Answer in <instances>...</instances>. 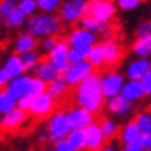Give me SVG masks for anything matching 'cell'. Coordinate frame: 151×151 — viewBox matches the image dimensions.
<instances>
[{
	"instance_id": "obj_1",
	"label": "cell",
	"mask_w": 151,
	"mask_h": 151,
	"mask_svg": "<svg viewBox=\"0 0 151 151\" xmlns=\"http://www.w3.org/2000/svg\"><path fill=\"white\" fill-rule=\"evenodd\" d=\"M76 102L80 105V108H85L86 111H90L93 114L100 113V109L104 108L105 97L102 94L99 73H90L83 80L77 83Z\"/></svg>"
},
{
	"instance_id": "obj_2",
	"label": "cell",
	"mask_w": 151,
	"mask_h": 151,
	"mask_svg": "<svg viewBox=\"0 0 151 151\" xmlns=\"http://www.w3.org/2000/svg\"><path fill=\"white\" fill-rule=\"evenodd\" d=\"M26 32L34 37H52L62 31V22L57 16L42 12L37 16H31L26 22Z\"/></svg>"
},
{
	"instance_id": "obj_3",
	"label": "cell",
	"mask_w": 151,
	"mask_h": 151,
	"mask_svg": "<svg viewBox=\"0 0 151 151\" xmlns=\"http://www.w3.org/2000/svg\"><path fill=\"white\" fill-rule=\"evenodd\" d=\"M68 51H70V45H68L66 40L63 39H57L56 43H54L52 50L46 54V60L50 66L54 70L59 77L66 71V68L70 66L68 63Z\"/></svg>"
},
{
	"instance_id": "obj_4",
	"label": "cell",
	"mask_w": 151,
	"mask_h": 151,
	"mask_svg": "<svg viewBox=\"0 0 151 151\" xmlns=\"http://www.w3.org/2000/svg\"><path fill=\"white\" fill-rule=\"evenodd\" d=\"M90 0H66L59 8V20L68 25H74L86 14Z\"/></svg>"
},
{
	"instance_id": "obj_5",
	"label": "cell",
	"mask_w": 151,
	"mask_h": 151,
	"mask_svg": "<svg viewBox=\"0 0 151 151\" xmlns=\"http://www.w3.org/2000/svg\"><path fill=\"white\" fill-rule=\"evenodd\" d=\"M86 14L99 23H108L116 16V5L113 0H93L88 2Z\"/></svg>"
},
{
	"instance_id": "obj_6",
	"label": "cell",
	"mask_w": 151,
	"mask_h": 151,
	"mask_svg": "<svg viewBox=\"0 0 151 151\" xmlns=\"http://www.w3.org/2000/svg\"><path fill=\"white\" fill-rule=\"evenodd\" d=\"M48 134L52 142H59L65 139L66 134L71 129V123L68 119V114L65 111H54L50 122H48Z\"/></svg>"
},
{
	"instance_id": "obj_7",
	"label": "cell",
	"mask_w": 151,
	"mask_h": 151,
	"mask_svg": "<svg viewBox=\"0 0 151 151\" xmlns=\"http://www.w3.org/2000/svg\"><path fill=\"white\" fill-rule=\"evenodd\" d=\"M54 111H56V100H54L51 96H48L46 93L36 96L29 109H28L31 117L37 119V120L50 117V114H52Z\"/></svg>"
},
{
	"instance_id": "obj_8",
	"label": "cell",
	"mask_w": 151,
	"mask_h": 151,
	"mask_svg": "<svg viewBox=\"0 0 151 151\" xmlns=\"http://www.w3.org/2000/svg\"><path fill=\"white\" fill-rule=\"evenodd\" d=\"M90 73H93V66L88 60H83V62H77V63H71L60 77L63 79V82L68 86H74L83 80Z\"/></svg>"
},
{
	"instance_id": "obj_9",
	"label": "cell",
	"mask_w": 151,
	"mask_h": 151,
	"mask_svg": "<svg viewBox=\"0 0 151 151\" xmlns=\"http://www.w3.org/2000/svg\"><path fill=\"white\" fill-rule=\"evenodd\" d=\"M123 85V77L117 73H106L104 77H100V88L105 99H111L114 96L120 94Z\"/></svg>"
},
{
	"instance_id": "obj_10",
	"label": "cell",
	"mask_w": 151,
	"mask_h": 151,
	"mask_svg": "<svg viewBox=\"0 0 151 151\" xmlns=\"http://www.w3.org/2000/svg\"><path fill=\"white\" fill-rule=\"evenodd\" d=\"M26 120H28L26 111H23L20 108H14L12 111L3 114V117L0 119V129H3V131H16Z\"/></svg>"
},
{
	"instance_id": "obj_11",
	"label": "cell",
	"mask_w": 151,
	"mask_h": 151,
	"mask_svg": "<svg viewBox=\"0 0 151 151\" xmlns=\"http://www.w3.org/2000/svg\"><path fill=\"white\" fill-rule=\"evenodd\" d=\"M96 36L93 31H88L85 28H76L68 36V45L71 48H82V46H93L96 43Z\"/></svg>"
},
{
	"instance_id": "obj_12",
	"label": "cell",
	"mask_w": 151,
	"mask_h": 151,
	"mask_svg": "<svg viewBox=\"0 0 151 151\" xmlns=\"http://www.w3.org/2000/svg\"><path fill=\"white\" fill-rule=\"evenodd\" d=\"M85 131V139H86V150L88 151H99L102 147L105 145V137L100 131V127L99 123H90L88 127L83 128Z\"/></svg>"
},
{
	"instance_id": "obj_13",
	"label": "cell",
	"mask_w": 151,
	"mask_h": 151,
	"mask_svg": "<svg viewBox=\"0 0 151 151\" xmlns=\"http://www.w3.org/2000/svg\"><path fill=\"white\" fill-rule=\"evenodd\" d=\"M29 82H31V77L29 76H19V77H14V79H9L8 85L5 86V90L8 91L12 97L16 100H19L20 97L28 94L29 91Z\"/></svg>"
},
{
	"instance_id": "obj_14",
	"label": "cell",
	"mask_w": 151,
	"mask_h": 151,
	"mask_svg": "<svg viewBox=\"0 0 151 151\" xmlns=\"http://www.w3.org/2000/svg\"><path fill=\"white\" fill-rule=\"evenodd\" d=\"M102 51H104V63L109 68L117 66V63L122 60L120 48L113 39H106L102 43Z\"/></svg>"
},
{
	"instance_id": "obj_15",
	"label": "cell",
	"mask_w": 151,
	"mask_h": 151,
	"mask_svg": "<svg viewBox=\"0 0 151 151\" xmlns=\"http://www.w3.org/2000/svg\"><path fill=\"white\" fill-rule=\"evenodd\" d=\"M66 114L68 119H70L71 128H85L94 122V114L86 111L85 108H73Z\"/></svg>"
},
{
	"instance_id": "obj_16",
	"label": "cell",
	"mask_w": 151,
	"mask_h": 151,
	"mask_svg": "<svg viewBox=\"0 0 151 151\" xmlns=\"http://www.w3.org/2000/svg\"><path fill=\"white\" fill-rule=\"evenodd\" d=\"M131 108H133V102H129L128 99H125L120 94L111 97V99H109V102H108V109L111 113L117 114V116L128 114L129 111H131Z\"/></svg>"
},
{
	"instance_id": "obj_17",
	"label": "cell",
	"mask_w": 151,
	"mask_h": 151,
	"mask_svg": "<svg viewBox=\"0 0 151 151\" xmlns=\"http://www.w3.org/2000/svg\"><path fill=\"white\" fill-rule=\"evenodd\" d=\"M120 96H123L125 99H128L129 102H136L140 100L143 97V90L139 80H129L127 83L122 85L120 90Z\"/></svg>"
},
{
	"instance_id": "obj_18",
	"label": "cell",
	"mask_w": 151,
	"mask_h": 151,
	"mask_svg": "<svg viewBox=\"0 0 151 151\" xmlns=\"http://www.w3.org/2000/svg\"><path fill=\"white\" fill-rule=\"evenodd\" d=\"M45 93L48 96H51L54 100H59V99H62V97H65V96H66L68 85L63 82L62 77H56L54 80H51V82H48V83H46Z\"/></svg>"
},
{
	"instance_id": "obj_19",
	"label": "cell",
	"mask_w": 151,
	"mask_h": 151,
	"mask_svg": "<svg viewBox=\"0 0 151 151\" xmlns=\"http://www.w3.org/2000/svg\"><path fill=\"white\" fill-rule=\"evenodd\" d=\"M148 71H150V62L147 59H139L128 66L127 76L129 77V80H140L142 76H145Z\"/></svg>"
},
{
	"instance_id": "obj_20",
	"label": "cell",
	"mask_w": 151,
	"mask_h": 151,
	"mask_svg": "<svg viewBox=\"0 0 151 151\" xmlns=\"http://www.w3.org/2000/svg\"><path fill=\"white\" fill-rule=\"evenodd\" d=\"M36 76H37V79L43 80L45 83H48V82H51V80H54L56 77H59V76L54 73L52 68L50 66V63H48L46 56L45 57H40L39 63L36 65Z\"/></svg>"
},
{
	"instance_id": "obj_21",
	"label": "cell",
	"mask_w": 151,
	"mask_h": 151,
	"mask_svg": "<svg viewBox=\"0 0 151 151\" xmlns=\"http://www.w3.org/2000/svg\"><path fill=\"white\" fill-rule=\"evenodd\" d=\"M65 139L70 142L77 151H85L86 150V139H85L83 128H71Z\"/></svg>"
},
{
	"instance_id": "obj_22",
	"label": "cell",
	"mask_w": 151,
	"mask_h": 151,
	"mask_svg": "<svg viewBox=\"0 0 151 151\" xmlns=\"http://www.w3.org/2000/svg\"><path fill=\"white\" fill-rule=\"evenodd\" d=\"M5 73L9 76V79H14V77H19V76H22L25 73V68H23V63H22V59L20 56H11L8 60H6V63L3 66Z\"/></svg>"
},
{
	"instance_id": "obj_23",
	"label": "cell",
	"mask_w": 151,
	"mask_h": 151,
	"mask_svg": "<svg viewBox=\"0 0 151 151\" xmlns=\"http://www.w3.org/2000/svg\"><path fill=\"white\" fill-rule=\"evenodd\" d=\"M37 46V42H36V37L31 36L29 32H23L20 34L16 40V51L19 54H23V52H31L34 48Z\"/></svg>"
},
{
	"instance_id": "obj_24",
	"label": "cell",
	"mask_w": 151,
	"mask_h": 151,
	"mask_svg": "<svg viewBox=\"0 0 151 151\" xmlns=\"http://www.w3.org/2000/svg\"><path fill=\"white\" fill-rule=\"evenodd\" d=\"M133 51L140 59H147L151 54V34L150 36H142L137 39L133 45Z\"/></svg>"
},
{
	"instance_id": "obj_25",
	"label": "cell",
	"mask_w": 151,
	"mask_h": 151,
	"mask_svg": "<svg viewBox=\"0 0 151 151\" xmlns=\"http://www.w3.org/2000/svg\"><path fill=\"white\" fill-rule=\"evenodd\" d=\"M140 137V129L137 127V123L134 122V119L131 122L127 123V127L122 129L120 133V140L123 143H129V142H134Z\"/></svg>"
},
{
	"instance_id": "obj_26",
	"label": "cell",
	"mask_w": 151,
	"mask_h": 151,
	"mask_svg": "<svg viewBox=\"0 0 151 151\" xmlns=\"http://www.w3.org/2000/svg\"><path fill=\"white\" fill-rule=\"evenodd\" d=\"M25 22H26V16L23 14V12H20L17 8L14 11H11L8 16L3 17V23L6 25V28H9V29L20 28Z\"/></svg>"
},
{
	"instance_id": "obj_27",
	"label": "cell",
	"mask_w": 151,
	"mask_h": 151,
	"mask_svg": "<svg viewBox=\"0 0 151 151\" xmlns=\"http://www.w3.org/2000/svg\"><path fill=\"white\" fill-rule=\"evenodd\" d=\"M86 60L91 63L93 68H100L104 65V51H102V43H94L90 46Z\"/></svg>"
},
{
	"instance_id": "obj_28",
	"label": "cell",
	"mask_w": 151,
	"mask_h": 151,
	"mask_svg": "<svg viewBox=\"0 0 151 151\" xmlns=\"http://www.w3.org/2000/svg\"><path fill=\"white\" fill-rule=\"evenodd\" d=\"M14 108H17V100L6 90H0V114H6Z\"/></svg>"
},
{
	"instance_id": "obj_29",
	"label": "cell",
	"mask_w": 151,
	"mask_h": 151,
	"mask_svg": "<svg viewBox=\"0 0 151 151\" xmlns=\"http://www.w3.org/2000/svg\"><path fill=\"white\" fill-rule=\"evenodd\" d=\"M99 127H100V131L104 134L105 140H111L117 136V125H116L111 119H102Z\"/></svg>"
},
{
	"instance_id": "obj_30",
	"label": "cell",
	"mask_w": 151,
	"mask_h": 151,
	"mask_svg": "<svg viewBox=\"0 0 151 151\" xmlns=\"http://www.w3.org/2000/svg\"><path fill=\"white\" fill-rule=\"evenodd\" d=\"M88 51L90 46H82V48H70L68 51V63H77V62H83L88 57Z\"/></svg>"
},
{
	"instance_id": "obj_31",
	"label": "cell",
	"mask_w": 151,
	"mask_h": 151,
	"mask_svg": "<svg viewBox=\"0 0 151 151\" xmlns=\"http://www.w3.org/2000/svg\"><path fill=\"white\" fill-rule=\"evenodd\" d=\"M36 5H37V8L42 12L52 14V12H56L60 8L62 0H36Z\"/></svg>"
},
{
	"instance_id": "obj_32",
	"label": "cell",
	"mask_w": 151,
	"mask_h": 151,
	"mask_svg": "<svg viewBox=\"0 0 151 151\" xmlns=\"http://www.w3.org/2000/svg\"><path fill=\"white\" fill-rule=\"evenodd\" d=\"M17 9L20 12H23L26 17L34 16L36 11H37L36 0H17Z\"/></svg>"
},
{
	"instance_id": "obj_33",
	"label": "cell",
	"mask_w": 151,
	"mask_h": 151,
	"mask_svg": "<svg viewBox=\"0 0 151 151\" xmlns=\"http://www.w3.org/2000/svg\"><path fill=\"white\" fill-rule=\"evenodd\" d=\"M134 122L137 123L140 133L143 134H151V116L150 113H140L137 117L134 119Z\"/></svg>"
},
{
	"instance_id": "obj_34",
	"label": "cell",
	"mask_w": 151,
	"mask_h": 151,
	"mask_svg": "<svg viewBox=\"0 0 151 151\" xmlns=\"http://www.w3.org/2000/svg\"><path fill=\"white\" fill-rule=\"evenodd\" d=\"M20 59H22V63H23V68H25V70H32V68H36V65L39 63L40 56L31 51V52H23V54H20Z\"/></svg>"
},
{
	"instance_id": "obj_35",
	"label": "cell",
	"mask_w": 151,
	"mask_h": 151,
	"mask_svg": "<svg viewBox=\"0 0 151 151\" xmlns=\"http://www.w3.org/2000/svg\"><path fill=\"white\" fill-rule=\"evenodd\" d=\"M45 90H46V83H45L43 80H40L37 77H31L29 91H28L29 96H34V97H36V96H39V94H43Z\"/></svg>"
},
{
	"instance_id": "obj_36",
	"label": "cell",
	"mask_w": 151,
	"mask_h": 151,
	"mask_svg": "<svg viewBox=\"0 0 151 151\" xmlns=\"http://www.w3.org/2000/svg\"><path fill=\"white\" fill-rule=\"evenodd\" d=\"M77 23H80L82 28H85V29H88V31H93V32H94V31H99L100 25H102V23H99V22H96V20H94L91 16H88V14H85Z\"/></svg>"
},
{
	"instance_id": "obj_37",
	"label": "cell",
	"mask_w": 151,
	"mask_h": 151,
	"mask_svg": "<svg viewBox=\"0 0 151 151\" xmlns=\"http://www.w3.org/2000/svg\"><path fill=\"white\" fill-rule=\"evenodd\" d=\"M17 8V0H0V16L5 17Z\"/></svg>"
},
{
	"instance_id": "obj_38",
	"label": "cell",
	"mask_w": 151,
	"mask_h": 151,
	"mask_svg": "<svg viewBox=\"0 0 151 151\" xmlns=\"http://www.w3.org/2000/svg\"><path fill=\"white\" fill-rule=\"evenodd\" d=\"M142 3V0H116L114 5H117L123 11H133Z\"/></svg>"
},
{
	"instance_id": "obj_39",
	"label": "cell",
	"mask_w": 151,
	"mask_h": 151,
	"mask_svg": "<svg viewBox=\"0 0 151 151\" xmlns=\"http://www.w3.org/2000/svg\"><path fill=\"white\" fill-rule=\"evenodd\" d=\"M143 90V96H150L151 94V71H148L145 76H142V79L139 80Z\"/></svg>"
},
{
	"instance_id": "obj_40",
	"label": "cell",
	"mask_w": 151,
	"mask_h": 151,
	"mask_svg": "<svg viewBox=\"0 0 151 151\" xmlns=\"http://www.w3.org/2000/svg\"><path fill=\"white\" fill-rule=\"evenodd\" d=\"M32 100H34V96L26 94V96H23V97H20V99L17 100V108L23 109V111H28L29 106H31V104H32Z\"/></svg>"
},
{
	"instance_id": "obj_41",
	"label": "cell",
	"mask_w": 151,
	"mask_h": 151,
	"mask_svg": "<svg viewBox=\"0 0 151 151\" xmlns=\"http://www.w3.org/2000/svg\"><path fill=\"white\" fill-rule=\"evenodd\" d=\"M54 151H77L66 139H62L59 142H56V150Z\"/></svg>"
},
{
	"instance_id": "obj_42",
	"label": "cell",
	"mask_w": 151,
	"mask_h": 151,
	"mask_svg": "<svg viewBox=\"0 0 151 151\" xmlns=\"http://www.w3.org/2000/svg\"><path fill=\"white\" fill-rule=\"evenodd\" d=\"M151 32V23L150 20H147V22H142L139 25V29H137V36L142 37V36H150Z\"/></svg>"
},
{
	"instance_id": "obj_43",
	"label": "cell",
	"mask_w": 151,
	"mask_h": 151,
	"mask_svg": "<svg viewBox=\"0 0 151 151\" xmlns=\"http://www.w3.org/2000/svg\"><path fill=\"white\" fill-rule=\"evenodd\" d=\"M139 140H140V145H142L143 151H150V150H151V134H143V133H140Z\"/></svg>"
},
{
	"instance_id": "obj_44",
	"label": "cell",
	"mask_w": 151,
	"mask_h": 151,
	"mask_svg": "<svg viewBox=\"0 0 151 151\" xmlns=\"http://www.w3.org/2000/svg\"><path fill=\"white\" fill-rule=\"evenodd\" d=\"M56 36H52V37H46L43 42H42V48H43V51L48 54L51 50H52V46H54V43H56Z\"/></svg>"
},
{
	"instance_id": "obj_45",
	"label": "cell",
	"mask_w": 151,
	"mask_h": 151,
	"mask_svg": "<svg viewBox=\"0 0 151 151\" xmlns=\"http://www.w3.org/2000/svg\"><path fill=\"white\" fill-rule=\"evenodd\" d=\"M123 151H143L142 145H140V140L137 139L134 142H129V143H125V150Z\"/></svg>"
},
{
	"instance_id": "obj_46",
	"label": "cell",
	"mask_w": 151,
	"mask_h": 151,
	"mask_svg": "<svg viewBox=\"0 0 151 151\" xmlns=\"http://www.w3.org/2000/svg\"><path fill=\"white\" fill-rule=\"evenodd\" d=\"M8 82H9V76L6 74L5 70L2 68V70H0V88H5L8 85Z\"/></svg>"
},
{
	"instance_id": "obj_47",
	"label": "cell",
	"mask_w": 151,
	"mask_h": 151,
	"mask_svg": "<svg viewBox=\"0 0 151 151\" xmlns=\"http://www.w3.org/2000/svg\"><path fill=\"white\" fill-rule=\"evenodd\" d=\"M99 151H116V150H114L113 147H105V145H104V147H102Z\"/></svg>"
},
{
	"instance_id": "obj_48",
	"label": "cell",
	"mask_w": 151,
	"mask_h": 151,
	"mask_svg": "<svg viewBox=\"0 0 151 151\" xmlns=\"http://www.w3.org/2000/svg\"><path fill=\"white\" fill-rule=\"evenodd\" d=\"M2 25H3V17L0 16V26H2Z\"/></svg>"
},
{
	"instance_id": "obj_49",
	"label": "cell",
	"mask_w": 151,
	"mask_h": 151,
	"mask_svg": "<svg viewBox=\"0 0 151 151\" xmlns=\"http://www.w3.org/2000/svg\"><path fill=\"white\" fill-rule=\"evenodd\" d=\"M90 2H93V0H90Z\"/></svg>"
}]
</instances>
